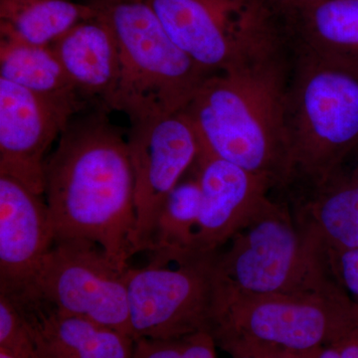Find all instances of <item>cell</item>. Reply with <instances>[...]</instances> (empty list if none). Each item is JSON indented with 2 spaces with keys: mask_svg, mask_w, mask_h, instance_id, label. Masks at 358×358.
Segmentation results:
<instances>
[{
  "mask_svg": "<svg viewBox=\"0 0 358 358\" xmlns=\"http://www.w3.org/2000/svg\"><path fill=\"white\" fill-rule=\"evenodd\" d=\"M96 106L76 115L45 162L46 203L56 241L88 240L128 268L134 252V179L128 141Z\"/></svg>",
  "mask_w": 358,
  "mask_h": 358,
  "instance_id": "obj_1",
  "label": "cell"
},
{
  "mask_svg": "<svg viewBox=\"0 0 358 358\" xmlns=\"http://www.w3.org/2000/svg\"><path fill=\"white\" fill-rule=\"evenodd\" d=\"M289 51L282 34L207 77L183 110L202 148L282 192L291 181L286 129Z\"/></svg>",
  "mask_w": 358,
  "mask_h": 358,
  "instance_id": "obj_2",
  "label": "cell"
},
{
  "mask_svg": "<svg viewBox=\"0 0 358 358\" xmlns=\"http://www.w3.org/2000/svg\"><path fill=\"white\" fill-rule=\"evenodd\" d=\"M358 333V306L343 287L322 292L249 296L221 288L210 334L232 358L315 357Z\"/></svg>",
  "mask_w": 358,
  "mask_h": 358,
  "instance_id": "obj_3",
  "label": "cell"
},
{
  "mask_svg": "<svg viewBox=\"0 0 358 358\" xmlns=\"http://www.w3.org/2000/svg\"><path fill=\"white\" fill-rule=\"evenodd\" d=\"M292 53L288 189L324 182L358 157V66Z\"/></svg>",
  "mask_w": 358,
  "mask_h": 358,
  "instance_id": "obj_4",
  "label": "cell"
},
{
  "mask_svg": "<svg viewBox=\"0 0 358 358\" xmlns=\"http://www.w3.org/2000/svg\"><path fill=\"white\" fill-rule=\"evenodd\" d=\"M119 45L121 76L110 110L129 122L182 112L210 75L174 43L145 0H86Z\"/></svg>",
  "mask_w": 358,
  "mask_h": 358,
  "instance_id": "obj_5",
  "label": "cell"
},
{
  "mask_svg": "<svg viewBox=\"0 0 358 358\" xmlns=\"http://www.w3.org/2000/svg\"><path fill=\"white\" fill-rule=\"evenodd\" d=\"M220 251L221 288L249 296L322 293L341 286L327 257L300 229L288 200L268 197Z\"/></svg>",
  "mask_w": 358,
  "mask_h": 358,
  "instance_id": "obj_6",
  "label": "cell"
},
{
  "mask_svg": "<svg viewBox=\"0 0 358 358\" xmlns=\"http://www.w3.org/2000/svg\"><path fill=\"white\" fill-rule=\"evenodd\" d=\"M219 252L182 258L150 256L145 267L129 268L131 336L171 338L210 333L220 296Z\"/></svg>",
  "mask_w": 358,
  "mask_h": 358,
  "instance_id": "obj_7",
  "label": "cell"
},
{
  "mask_svg": "<svg viewBox=\"0 0 358 358\" xmlns=\"http://www.w3.org/2000/svg\"><path fill=\"white\" fill-rule=\"evenodd\" d=\"M174 43L208 75L282 36L261 0H145Z\"/></svg>",
  "mask_w": 358,
  "mask_h": 358,
  "instance_id": "obj_8",
  "label": "cell"
},
{
  "mask_svg": "<svg viewBox=\"0 0 358 358\" xmlns=\"http://www.w3.org/2000/svg\"><path fill=\"white\" fill-rule=\"evenodd\" d=\"M129 268L119 267L88 240L56 241L37 278L36 298L59 312L131 336Z\"/></svg>",
  "mask_w": 358,
  "mask_h": 358,
  "instance_id": "obj_9",
  "label": "cell"
},
{
  "mask_svg": "<svg viewBox=\"0 0 358 358\" xmlns=\"http://www.w3.org/2000/svg\"><path fill=\"white\" fill-rule=\"evenodd\" d=\"M127 141L134 179L136 254L152 248L162 207L196 164L201 145L183 110L131 124Z\"/></svg>",
  "mask_w": 358,
  "mask_h": 358,
  "instance_id": "obj_10",
  "label": "cell"
},
{
  "mask_svg": "<svg viewBox=\"0 0 358 358\" xmlns=\"http://www.w3.org/2000/svg\"><path fill=\"white\" fill-rule=\"evenodd\" d=\"M88 103L40 95L0 78V174L45 193V155Z\"/></svg>",
  "mask_w": 358,
  "mask_h": 358,
  "instance_id": "obj_11",
  "label": "cell"
},
{
  "mask_svg": "<svg viewBox=\"0 0 358 358\" xmlns=\"http://www.w3.org/2000/svg\"><path fill=\"white\" fill-rule=\"evenodd\" d=\"M42 196L0 174V294L16 301L36 299L37 278L55 243Z\"/></svg>",
  "mask_w": 358,
  "mask_h": 358,
  "instance_id": "obj_12",
  "label": "cell"
},
{
  "mask_svg": "<svg viewBox=\"0 0 358 358\" xmlns=\"http://www.w3.org/2000/svg\"><path fill=\"white\" fill-rule=\"evenodd\" d=\"M194 167L201 190L194 252L214 253L255 215L270 197L272 186L202 148Z\"/></svg>",
  "mask_w": 358,
  "mask_h": 358,
  "instance_id": "obj_13",
  "label": "cell"
},
{
  "mask_svg": "<svg viewBox=\"0 0 358 358\" xmlns=\"http://www.w3.org/2000/svg\"><path fill=\"white\" fill-rule=\"evenodd\" d=\"M289 192L300 229L327 257L358 248V157L324 182Z\"/></svg>",
  "mask_w": 358,
  "mask_h": 358,
  "instance_id": "obj_14",
  "label": "cell"
},
{
  "mask_svg": "<svg viewBox=\"0 0 358 358\" xmlns=\"http://www.w3.org/2000/svg\"><path fill=\"white\" fill-rule=\"evenodd\" d=\"M51 48L81 98L110 110L121 76V59L109 23L96 11Z\"/></svg>",
  "mask_w": 358,
  "mask_h": 358,
  "instance_id": "obj_15",
  "label": "cell"
},
{
  "mask_svg": "<svg viewBox=\"0 0 358 358\" xmlns=\"http://www.w3.org/2000/svg\"><path fill=\"white\" fill-rule=\"evenodd\" d=\"M16 303L31 324L37 358H131L133 355L134 338L129 334L59 312L40 299Z\"/></svg>",
  "mask_w": 358,
  "mask_h": 358,
  "instance_id": "obj_16",
  "label": "cell"
},
{
  "mask_svg": "<svg viewBox=\"0 0 358 358\" xmlns=\"http://www.w3.org/2000/svg\"><path fill=\"white\" fill-rule=\"evenodd\" d=\"M278 17L292 50L358 66V0H317Z\"/></svg>",
  "mask_w": 358,
  "mask_h": 358,
  "instance_id": "obj_17",
  "label": "cell"
},
{
  "mask_svg": "<svg viewBox=\"0 0 358 358\" xmlns=\"http://www.w3.org/2000/svg\"><path fill=\"white\" fill-rule=\"evenodd\" d=\"M95 9L73 0H0V37L51 46Z\"/></svg>",
  "mask_w": 358,
  "mask_h": 358,
  "instance_id": "obj_18",
  "label": "cell"
},
{
  "mask_svg": "<svg viewBox=\"0 0 358 358\" xmlns=\"http://www.w3.org/2000/svg\"><path fill=\"white\" fill-rule=\"evenodd\" d=\"M0 78L40 95L81 98L51 46L0 37Z\"/></svg>",
  "mask_w": 358,
  "mask_h": 358,
  "instance_id": "obj_19",
  "label": "cell"
},
{
  "mask_svg": "<svg viewBox=\"0 0 358 358\" xmlns=\"http://www.w3.org/2000/svg\"><path fill=\"white\" fill-rule=\"evenodd\" d=\"M201 190L196 173L181 179L167 197L155 227L150 256L182 258L194 252L195 235L199 224Z\"/></svg>",
  "mask_w": 358,
  "mask_h": 358,
  "instance_id": "obj_20",
  "label": "cell"
},
{
  "mask_svg": "<svg viewBox=\"0 0 358 358\" xmlns=\"http://www.w3.org/2000/svg\"><path fill=\"white\" fill-rule=\"evenodd\" d=\"M217 345L208 331L171 338L134 339L131 358H218Z\"/></svg>",
  "mask_w": 358,
  "mask_h": 358,
  "instance_id": "obj_21",
  "label": "cell"
},
{
  "mask_svg": "<svg viewBox=\"0 0 358 358\" xmlns=\"http://www.w3.org/2000/svg\"><path fill=\"white\" fill-rule=\"evenodd\" d=\"M0 350L23 358H37L31 324L22 310L0 294Z\"/></svg>",
  "mask_w": 358,
  "mask_h": 358,
  "instance_id": "obj_22",
  "label": "cell"
},
{
  "mask_svg": "<svg viewBox=\"0 0 358 358\" xmlns=\"http://www.w3.org/2000/svg\"><path fill=\"white\" fill-rule=\"evenodd\" d=\"M329 261L334 279L358 306V248L331 254Z\"/></svg>",
  "mask_w": 358,
  "mask_h": 358,
  "instance_id": "obj_23",
  "label": "cell"
},
{
  "mask_svg": "<svg viewBox=\"0 0 358 358\" xmlns=\"http://www.w3.org/2000/svg\"><path fill=\"white\" fill-rule=\"evenodd\" d=\"M315 358H358V333L326 346Z\"/></svg>",
  "mask_w": 358,
  "mask_h": 358,
  "instance_id": "obj_24",
  "label": "cell"
},
{
  "mask_svg": "<svg viewBox=\"0 0 358 358\" xmlns=\"http://www.w3.org/2000/svg\"><path fill=\"white\" fill-rule=\"evenodd\" d=\"M317 1V0H282L280 6L275 10V14L285 13V11L291 10V9L298 8L306 4L312 3V2Z\"/></svg>",
  "mask_w": 358,
  "mask_h": 358,
  "instance_id": "obj_25",
  "label": "cell"
},
{
  "mask_svg": "<svg viewBox=\"0 0 358 358\" xmlns=\"http://www.w3.org/2000/svg\"><path fill=\"white\" fill-rule=\"evenodd\" d=\"M261 1H262L263 3H265L268 7H270V8L275 13V10H277L280 4L282 3V0H261Z\"/></svg>",
  "mask_w": 358,
  "mask_h": 358,
  "instance_id": "obj_26",
  "label": "cell"
},
{
  "mask_svg": "<svg viewBox=\"0 0 358 358\" xmlns=\"http://www.w3.org/2000/svg\"><path fill=\"white\" fill-rule=\"evenodd\" d=\"M0 358H23L20 357H17V355H14L13 353L6 352L4 350H0Z\"/></svg>",
  "mask_w": 358,
  "mask_h": 358,
  "instance_id": "obj_27",
  "label": "cell"
},
{
  "mask_svg": "<svg viewBox=\"0 0 358 358\" xmlns=\"http://www.w3.org/2000/svg\"><path fill=\"white\" fill-rule=\"evenodd\" d=\"M268 358H315V357H268Z\"/></svg>",
  "mask_w": 358,
  "mask_h": 358,
  "instance_id": "obj_28",
  "label": "cell"
}]
</instances>
